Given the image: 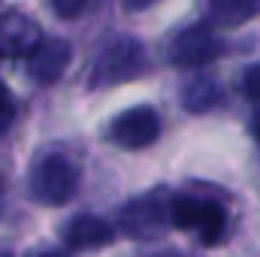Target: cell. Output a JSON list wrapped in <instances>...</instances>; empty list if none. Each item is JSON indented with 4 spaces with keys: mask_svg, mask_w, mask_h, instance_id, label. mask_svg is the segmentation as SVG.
<instances>
[{
    "mask_svg": "<svg viewBox=\"0 0 260 257\" xmlns=\"http://www.w3.org/2000/svg\"><path fill=\"white\" fill-rule=\"evenodd\" d=\"M145 70V46L133 37H121L103 49L97 64L91 70V85L94 88H109L118 82H130Z\"/></svg>",
    "mask_w": 260,
    "mask_h": 257,
    "instance_id": "cell-1",
    "label": "cell"
},
{
    "mask_svg": "<svg viewBox=\"0 0 260 257\" xmlns=\"http://www.w3.org/2000/svg\"><path fill=\"white\" fill-rule=\"evenodd\" d=\"M79 173L64 154H46L30 173V191L46 206H64L76 194Z\"/></svg>",
    "mask_w": 260,
    "mask_h": 257,
    "instance_id": "cell-2",
    "label": "cell"
},
{
    "mask_svg": "<svg viewBox=\"0 0 260 257\" xmlns=\"http://www.w3.org/2000/svg\"><path fill=\"white\" fill-rule=\"evenodd\" d=\"M167 221H170V212L160 197H139L124 206L118 227L130 239H157L167 233Z\"/></svg>",
    "mask_w": 260,
    "mask_h": 257,
    "instance_id": "cell-3",
    "label": "cell"
},
{
    "mask_svg": "<svg viewBox=\"0 0 260 257\" xmlns=\"http://www.w3.org/2000/svg\"><path fill=\"white\" fill-rule=\"evenodd\" d=\"M221 55V40L209 24H197L182 30L173 46H170V61L182 70H197V67L212 64Z\"/></svg>",
    "mask_w": 260,
    "mask_h": 257,
    "instance_id": "cell-4",
    "label": "cell"
},
{
    "mask_svg": "<svg viewBox=\"0 0 260 257\" xmlns=\"http://www.w3.org/2000/svg\"><path fill=\"white\" fill-rule=\"evenodd\" d=\"M160 136V118L151 106H133L124 109L112 121V139L121 148H145Z\"/></svg>",
    "mask_w": 260,
    "mask_h": 257,
    "instance_id": "cell-5",
    "label": "cell"
},
{
    "mask_svg": "<svg viewBox=\"0 0 260 257\" xmlns=\"http://www.w3.org/2000/svg\"><path fill=\"white\" fill-rule=\"evenodd\" d=\"M73 58V46L67 40H43L30 55H27V73L40 85H52L64 76Z\"/></svg>",
    "mask_w": 260,
    "mask_h": 257,
    "instance_id": "cell-6",
    "label": "cell"
},
{
    "mask_svg": "<svg viewBox=\"0 0 260 257\" xmlns=\"http://www.w3.org/2000/svg\"><path fill=\"white\" fill-rule=\"evenodd\" d=\"M43 43L37 21H30L21 12L0 15V58H21L30 55Z\"/></svg>",
    "mask_w": 260,
    "mask_h": 257,
    "instance_id": "cell-7",
    "label": "cell"
},
{
    "mask_svg": "<svg viewBox=\"0 0 260 257\" xmlns=\"http://www.w3.org/2000/svg\"><path fill=\"white\" fill-rule=\"evenodd\" d=\"M112 236H115V230L103 218H97V215H79V218L70 221V227L64 230V242L70 248H76V251L103 248V245L112 242Z\"/></svg>",
    "mask_w": 260,
    "mask_h": 257,
    "instance_id": "cell-8",
    "label": "cell"
},
{
    "mask_svg": "<svg viewBox=\"0 0 260 257\" xmlns=\"http://www.w3.org/2000/svg\"><path fill=\"white\" fill-rule=\"evenodd\" d=\"M206 3H209L212 21L221 24V27L242 24V21L254 18L260 12V0H206Z\"/></svg>",
    "mask_w": 260,
    "mask_h": 257,
    "instance_id": "cell-9",
    "label": "cell"
},
{
    "mask_svg": "<svg viewBox=\"0 0 260 257\" xmlns=\"http://www.w3.org/2000/svg\"><path fill=\"white\" fill-rule=\"evenodd\" d=\"M218 100H221V91L209 79H191L182 88V103H185L188 112H206V109L218 106Z\"/></svg>",
    "mask_w": 260,
    "mask_h": 257,
    "instance_id": "cell-10",
    "label": "cell"
},
{
    "mask_svg": "<svg viewBox=\"0 0 260 257\" xmlns=\"http://www.w3.org/2000/svg\"><path fill=\"white\" fill-rule=\"evenodd\" d=\"M203 209H206V200H197V197H173L167 203L170 224L179 227V230H197V224L203 218Z\"/></svg>",
    "mask_w": 260,
    "mask_h": 257,
    "instance_id": "cell-11",
    "label": "cell"
},
{
    "mask_svg": "<svg viewBox=\"0 0 260 257\" xmlns=\"http://www.w3.org/2000/svg\"><path fill=\"white\" fill-rule=\"evenodd\" d=\"M224 230H227V215L224 209L215 203V200H206V209H203V218L197 224V236L203 239V245H218L224 239Z\"/></svg>",
    "mask_w": 260,
    "mask_h": 257,
    "instance_id": "cell-12",
    "label": "cell"
},
{
    "mask_svg": "<svg viewBox=\"0 0 260 257\" xmlns=\"http://www.w3.org/2000/svg\"><path fill=\"white\" fill-rule=\"evenodd\" d=\"M85 6H88V0H52V9L61 18H76Z\"/></svg>",
    "mask_w": 260,
    "mask_h": 257,
    "instance_id": "cell-13",
    "label": "cell"
},
{
    "mask_svg": "<svg viewBox=\"0 0 260 257\" xmlns=\"http://www.w3.org/2000/svg\"><path fill=\"white\" fill-rule=\"evenodd\" d=\"M12 97H9V91H6V85L0 82V133L9 127V121H12Z\"/></svg>",
    "mask_w": 260,
    "mask_h": 257,
    "instance_id": "cell-14",
    "label": "cell"
},
{
    "mask_svg": "<svg viewBox=\"0 0 260 257\" xmlns=\"http://www.w3.org/2000/svg\"><path fill=\"white\" fill-rule=\"evenodd\" d=\"M245 94H248V100L260 103V64L245 73Z\"/></svg>",
    "mask_w": 260,
    "mask_h": 257,
    "instance_id": "cell-15",
    "label": "cell"
},
{
    "mask_svg": "<svg viewBox=\"0 0 260 257\" xmlns=\"http://www.w3.org/2000/svg\"><path fill=\"white\" fill-rule=\"evenodd\" d=\"M151 3H157V0H127V9H145Z\"/></svg>",
    "mask_w": 260,
    "mask_h": 257,
    "instance_id": "cell-16",
    "label": "cell"
},
{
    "mask_svg": "<svg viewBox=\"0 0 260 257\" xmlns=\"http://www.w3.org/2000/svg\"><path fill=\"white\" fill-rule=\"evenodd\" d=\"M30 257H67L64 251H55V248H49V251H37V254H30Z\"/></svg>",
    "mask_w": 260,
    "mask_h": 257,
    "instance_id": "cell-17",
    "label": "cell"
},
{
    "mask_svg": "<svg viewBox=\"0 0 260 257\" xmlns=\"http://www.w3.org/2000/svg\"><path fill=\"white\" fill-rule=\"evenodd\" d=\"M251 130H254V136H257V142H260V115H254V121H251Z\"/></svg>",
    "mask_w": 260,
    "mask_h": 257,
    "instance_id": "cell-18",
    "label": "cell"
},
{
    "mask_svg": "<svg viewBox=\"0 0 260 257\" xmlns=\"http://www.w3.org/2000/svg\"><path fill=\"white\" fill-rule=\"evenodd\" d=\"M0 257H12V254H9V251H0Z\"/></svg>",
    "mask_w": 260,
    "mask_h": 257,
    "instance_id": "cell-19",
    "label": "cell"
}]
</instances>
